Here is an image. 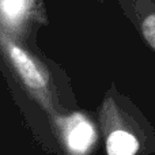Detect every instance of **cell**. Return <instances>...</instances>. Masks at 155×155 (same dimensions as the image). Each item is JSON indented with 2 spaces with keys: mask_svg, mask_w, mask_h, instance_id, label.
<instances>
[{
  "mask_svg": "<svg viewBox=\"0 0 155 155\" xmlns=\"http://www.w3.org/2000/svg\"><path fill=\"white\" fill-rule=\"evenodd\" d=\"M35 0H0V27L19 30L30 21Z\"/></svg>",
  "mask_w": 155,
  "mask_h": 155,
  "instance_id": "4",
  "label": "cell"
},
{
  "mask_svg": "<svg viewBox=\"0 0 155 155\" xmlns=\"http://www.w3.org/2000/svg\"><path fill=\"white\" fill-rule=\"evenodd\" d=\"M144 45L155 53V0H118Z\"/></svg>",
  "mask_w": 155,
  "mask_h": 155,
  "instance_id": "3",
  "label": "cell"
},
{
  "mask_svg": "<svg viewBox=\"0 0 155 155\" xmlns=\"http://www.w3.org/2000/svg\"><path fill=\"white\" fill-rule=\"evenodd\" d=\"M0 53L22 84L49 116L54 114L49 78L44 67L0 27Z\"/></svg>",
  "mask_w": 155,
  "mask_h": 155,
  "instance_id": "1",
  "label": "cell"
},
{
  "mask_svg": "<svg viewBox=\"0 0 155 155\" xmlns=\"http://www.w3.org/2000/svg\"><path fill=\"white\" fill-rule=\"evenodd\" d=\"M53 131L63 155H88L97 142L95 127L83 113L57 116Z\"/></svg>",
  "mask_w": 155,
  "mask_h": 155,
  "instance_id": "2",
  "label": "cell"
}]
</instances>
